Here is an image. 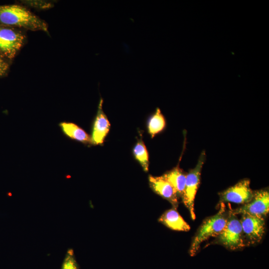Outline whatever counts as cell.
I'll return each mask as SVG.
<instances>
[{"mask_svg": "<svg viewBox=\"0 0 269 269\" xmlns=\"http://www.w3.org/2000/svg\"><path fill=\"white\" fill-rule=\"evenodd\" d=\"M224 203L221 202L218 212L205 219L195 234L189 250V255L194 256L201 244L210 237H217L224 229L228 216Z\"/></svg>", "mask_w": 269, "mask_h": 269, "instance_id": "cell-2", "label": "cell"}, {"mask_svg": "<svg viewBox=\"0 0 269 269\" xmlns=\"http://www.w3.org/2000/svg\"><path fill=\"white\" fill-rule=\"evenodd\" d=\"M60 269H80V266L72 249L67 250Z\"/></svg>", "mask_w": 269, "mask_h": 269, "instance_id": "cell-16", "label": "cell"}, {"mask_svg": "<svg viewBox=\"0 0 269 269\" xmlns=\"http://www.w3.org/2000/svg\"><path fill=\"white\" fill-rule=\"evenodd\" d=\"M165 126V119L160 109L157 108L148 120L147 124L148 133L153 138L155 135L162 132Z\"/></svg>", "mask_w": 269, "mask_h": 269, "instance_id": "cell-14", "label": "cell"}, {"mask_svg": "<svg viewBox=\"0 0 269 269\" xmlns=\"http://www.w3.org/2000/svg\"><path fill=\"white\" fill-rule=\"evenodd\" d=\"M205 160V153L203 151L196 166L190 169L186 174L185 186L182 200L188 209L192 220L196 218L194 208V200L200 184L201 170Z\"/></svg>", "mask_w": 269, "mask_h": 269, "instance_id": "cell-5", "label": "cell"}, {"mask_svg": "<svg viewBox=\"0 0 269 269\" xmlns=\"http://www.w3.org/2000/svg\"><path fill=\"white\" fill-rule=\"evenodd\" d=\"M158 221L167 228L174 231L187 232L190 229L189 224L174 208L165 211L159 217Z\"/></svg>", "mask_w": 269, "mask_h": 269, "instance_id": "cell-11", "label": "cell"}, {"mask_svg": "<svg viewBox=\"0 0 269 269\" xmlns=\"http://www.w3.org/2000/svg\"><path fill=\"white\" fill-rule=\"evenodd\" d=\"M9 64L5 59L0 57V76H2L7 72Z\"/></svg>", "mask_w": 269, "mask_h": 269, "instance_id": "cell-18", "label": "cell"}, {"mask_svg": "<svg viewBox=\"0 0 269 269\" xmlns=\"http://www.w3.org/2000/svg\"><path fill=\"white\" fill-rule=\"evenodd\" d=\"M59 126L67 137L84 144H92L91 135L77 125L71 122H63Z\"/></svg>", "mask_w": 269, "mask_h": 269, "instance_id": "cell-13", "label": "cell"}, {"mask_svg": "<svg viewBox=\"0 0 269 269\" xmlns=\"http://www.w3.org/2000/svg\"><path fill=\"white\" fill-rule=\"evenodd\" d=\"M25 5H28L30 6L37 8L38 9H47L53 6L50 2H45L43 1H24L22 2Z\"/></svg>", "mask_w": 269, "mask_h": 269, "instance_id": "cell-17", "label": "cell"}, {"mask_svg": "<svg viewBox=\"0 0 269 269\" xmlns=\"http://www.w3.org/2000/svg\"><path fill=\"white\" fill-rule=\"evenodd\" d=\"M25 39L21 30L0 25V57L13 59L24 45Z\"/></svg>", "mask_w": 269, "mask_h": 269, "instance_id": "cell-4", "label": "cell"}, {"mask_svg": "<svg viewBox=\"0 0 269 269\" xmlns=\"http://www.w3.org/2000/svg\"><path fill=\"white\" fill-rule=\"evenodd\" d=\"M0 25L48 32V24L44 20L18 4L0 5Z\"/></svg>", "mask_w": 269, "mask_h": 269, "instance_id": "cell-1", "label": "cell"}, {"mask_svg": "<svg viewBox=\"0 0 269 269\" xmlns=\"http://www.w3.org/2000/svg\"><path fill=\"white\" fill-rule=\"evenodd\" d=\"M254 192L250 187V181L248 179L239 181L219 194L220 202H232L245 204L253 198Z\"/></svg>", "mask_w": 269, "mask_h": 269, "instance_id": "cell-8", "label": "cell"}, {"mask_svg": "<svg viewBox=\"0 0 269 269\" xmlns=\"http://www.w3.org/2000/svg\"><path fill=\"white\" fill-rule=\"evenodd\" d=\"M103 99L101 98L94 120L91 135L92 144L95 145L103 144L111 127L107 116L103 111Z\"/></svg>", "mask_w": 269, "mask_h": 269, "instance_id": "cell-9", "label": "cell"}, {"mask_svg": "<svg viewBox=\"0 0 269 269\" xmlns=\"http://www.w3.org/2000/svg\"><path fill=\"white\" fill-rule=\"evenodd\" d=\"M215 243L231 250H239L246 246L240 220L230 207L226 226L216 237Z\"/></svg>", "mask_w": 269, "mask_h": 269, "instance_id": "cell-3", "label": "cell"}, {"mask_svg": "<svg viewBox=\"0 0 269 269\" xmlns=\"http://www.w3.org/2000/svg\"><path fill=\"white\" fill-rule=\"evenodd\" d=\"M235 215L249 214L264 217L269 212V192L268 189L254 191L252 199L247 203L236 209H232Z\"/></svg>", "mask_w": 269, "mask_h": 269, "instance_id": "cell-7", "label": "cell"}, {"mask_svg": "<svg viewBox=\"0 0 269 269\" xmlns=\"http://www.w3.org/2000/svg\"><path fill=\"white\" fill-rule=\"evenodd\" d=\"M149 186L157 194L167 200L173 208L177 209L179 198L172 186L160 176L149 175L148 177Z\"/></svg>", "mask_w": 269, "mask_h": 269, "instance_id": "cell-10", "label": "cell"}, {"mask_svg": "<svg viewBox=\"0 0 269 269\" xmlns=\"http://www.w3.org/2000/svg\"><path fill=\"white\" fill-rule=\"evenodd\" d=\"M240 220L246 246L259 243L265 232L264 217L244 214Z\"/></svg>", "mask_w": 269, "mask_h": 269, "instance_id": "cell-6", "label": "cell"}, {"mask_svg": "<svg viewBox=\"0 0 269 269\" xmlns=\"http://www.w3.org/2000/svg\"><path fill=\"white\" fill-rule=\"evenodd\" d=\"M133 153L135 159L139 162L145 172L148 171L149 155L146 147L141 137L134 145Z\"/></svg>", "mask_w": 269, "mask_h": 269, "instance_id": "cell-15", "label": "cell"}, {"mask_svg": "<svg viewBox=\"0 0 269 269\" xmlns=\"http://www.w3.org/2000/svg\"><path fill=\"white\" fill-rule=\"evenodd\" d=\"M161 176L172 186L178 198H182L186 179V174L183 169L180 168L179 165H177L170 170L166 172Z\"/></svg>", "mask_w": 269, "mask_h": 269, "instance_id": "cell-12", "label": "cell"}]
</instances>
